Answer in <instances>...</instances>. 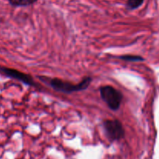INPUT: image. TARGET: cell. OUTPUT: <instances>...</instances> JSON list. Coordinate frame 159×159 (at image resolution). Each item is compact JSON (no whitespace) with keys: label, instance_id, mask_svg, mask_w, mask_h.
I'll list each match as a JSON object with an SVG mask.
<instances>
[{"label":"cell","instance_id":"cell-6","mask_svg":"<svg viewBox=\"0 0 159 159\" xmlns=\"http://www.w3.org/2000/svg\"><path fill=\"white\" fill-rule=\"evenodd\" d=\"M144 0H127L126 6L128 9L133 10L139 8L144 3Z\"/></svg>","mask_w":159,"mask_h":159},{"label":"cell","instance_id":"cell-2","mask_svg":"<svg viewBox=\"0 0 159 159\" xmlns=\"http://www.w3.org/2000/svg\"><path fill=\"white\" fill-rule=\"evenodd\" d=\"M99 91L101 98L108 105L110 109L113 111L119 110L123 100V95L119 90L110 85H106L101 87Z\"/></svg>","mask_w":159,"mask_h":159},{"label":"cell","instance_id":"cell-4","mask_svg":"<svg viewBox=\"0 0 159 159\" xmlns=\"http://www.w3.org/2000/svg\"><path fill=\"white\" fill-rule=\"evenodd\" d=\"M0 71L5 75L7 77L11 78V79H16V80L20 81L23 83L26 84L27 85H32V86H35L37 84L34 82V79L31 77L30 75L25 74V73L21 72L20 71H17L16 69H12V68H5V67H0Z\"/></svg>","mask_w":159,"mask_h":159},{"label":"cell","instance_id":"cell-7","mask_svg":"<svg viewBox=\"0 0 159 159\" xmlns=\"http://www.w3.org/2000/svg\"><path fill=\"white\" fill-rule=\"evenodd\" d=\"M118 58L122 59V60L126 61H144V58L141 56L138 55H122L118 56Z\"/></svg>","mask_w":159,"mask_h":159},{"label":"cell","instance_id":"cell-3","mask_svg":"<svg viewBox=\"0 0 159 159\" xmlns=\"http://www.w3.org/2000/svg\"><path fill=\"white\" fill-rule=\"evenodd\" d=\"M103 127L107 138L111 141L121 139L125 135L124 127L118 120H108L104 121Z\"/></svg>","mask_w":159,"mask_h":159},{"label":"cell","instance_id":"cell-5","mask_svg":"<svg viewBox=\"0 0 159 159\" xmlns=\"http://www.w3.org/2000/svg\"><path fill=\"white\" fill-rule=\"evenodd\" d=\"M13 6H27L35 3L37 0H8Z\"/></svg>","mask_w":159,"mask_h":159},{"label":"cell","instance_id":"cell-1","mask_svg":"<svg viewBox=\"0 0 159 159\" xmlns=\"http://www.w3.org/2000/svg\"><path fill=\"white\" fill-rule=\"evenodd\" d=\"M39 78L46 83L49 84L50 86L55 91L61 92V93H68V94L74 93V92H79L86 89L92 82L91 77H86L79 84H72L71 82H65V81L58 79H49V81H48L45 80L42 77Z\"/></svg>","mask_w":159,"mask_h":159}]
</instances>
